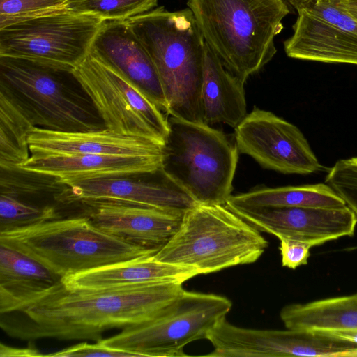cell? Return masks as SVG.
<instances>
[{
    "instance_id": "obj_12",
    "label": "cell",
    "mask_w": 357,
    "mask_h": 357,
    "mask_svg": "<svg viewBox=\"0 0 357 357\" xmlns=\"http://www.w3.org/2000/svg\"><path fill=\"white\" fill-rule=\"evenodd\" d=\"M53 198L64 204L110 200L181 213L198 204L162 167L144 174L73 183L54 194Z\"/></svg>"
},
{
    "instance_id": "obj_16",
    "label": "cell",
    "mask_w": 357,
    "mask_h": 357,
    "mask_svg": "<svg viewBox=\"0 0 357 357\" xmlns=\"http://www.w3.org/2000/svg\"><path fill=\"white\" fill-rule=\"evenodd\" d=\"M293 35L284 42L289 57L325 63L357 65V20L349 12L326 21L297 9Z\"/></svg>"
},
{
    "instance_id": "obj_30",
    "label": "cell",
    "mask_w": 357,
    "mask_h": 357,
    "mask_svg": "<svg viewBox=\"0 0 357 357\" xmlns=\"http://www.w3.org/2000/svg\"><path fill=\"white\" fill-rule=\"evenodd\" d=\"M45 356L70 357V356H111V357H141L138 354L125 349L110 347L100 340L96 344L82 342L63 349Z\"/></svg>"
},
{
    "instance_id": "obj_11",
    "label": "cell",
    "mask_w": 357,
    "mask_h": 357,
    "mask_svg": "<svg viewBox=\"0 0 357 357\" xmlns=\"http://www.w3.org/2000/svg\"><path fill=\"white\" fill-rule=\"evenodd\" d=\"M234 139L238 151L264 168L298 174L323 169L301 130L271 112L255 107L234 128Z\"/></svg>"
},
{
    "instance_id": "obj_19",
    "label": "cell",
    "mask_w": 357,
    "mask_h": 357,
    "mask_svg": "<svg viewBox=\"0 0 357 357\" xmlns=\"http://www.w3.org/2000/svg\"><path fill=\"white\" fill-rule=\"evenodd\" d=\"M199 275L193 268L164 263L154 255L98 267L62 278L70 291H96L163 283L183 284Z\"/></svg>"
},
{
    "instance_id": "obj_15",
    "label": "cell",
    "mask_w": 357,
    "mask_h": 357,
    "mask_svg": "<svg viewBox=\"0 0 357 357\" xmlns=\"http://www.w3.org/2000/svg\"><path fill=\"white\" fill-rule=\"evenodd\" d=\"M90 52L138 87L163 112L167 106L162 84L149 52L126 20H106Z\"/></svg>"
},
{
    "instance_id": "obj_18",
    "label": "cell",
    "mask_w": 357,
    "mask_h": 357,
    "mask_svg": "<svg viewBox=\"0 0 357 357\" xmlns=\"http://www.w3.org/2000/svg\"><path fill=\"white\" fill-rule=\"evenodd\" d=\"M31 155H144L163 153V146L107 128L63 132L33 127L28 137Z\"/></svg>"
},
{
    "instance_id": "obj_7",
    "label": "cell",
    "mask_w": 357,
    "mask_h": 357,
    "mask_svg": "<svg viewBox=\"0 0 357 357\" xmlns=\"http://www.w3.org/2000/svg\"><path fill=\"white\" fill-rule=\"evenodd\" d=\"M75 82L72 72L0 57V91L36 127L63 132L105 128L89 98L73 86Z\"/></svg>"
},
{
    "instance_id": "obj_23",
    "label": "cell",
    "mask_w": 357,
    "mask_h": 357,
    "mask_svg": "<svg viewBox=\"0 0 357 357\" xmlns=\"http://www.w3.org/2000/svg\"><path fill=\"white\" fill-rule=\"evenodd\" d=\"M227 206L245 207H318L347 206L328 184L318 183L278 188L258 187L247 192L231 195Z\"/></svg>"
},
{
    "instance_id": "obj_5",
    "label": "cell",
    "mask_w": 357,
    "mask_h": 357,
    "mask_svg": "<svg viewBox=\"0 0 357 357\" xmlns=\"http://www.w3.org/2000/svg\"><path fill=\"white\" fill-rule=\"evenodd\" d=\"M268 245L258 229L225 205L197 204L154 257L202 275L254 263Z\"/></svg>"
},
{
    "instance_id": "obj_34",
    "label": "cell",
    "mask_w": 357,
    "mask_h": 357,
    "mask_svg": "<svg viewBox=\"0 0 357 357\" xmlns=\"http://www.w3.org/2000/svg\"><path fill=\"white\" fill-rule=\"evenodd\" d=\"M339 1L357 20V0H339Z\"/></svg>"
},
{
    "instance_id": "obj_6",
    "label": "cell",
    "mask_w": 357,
    "mask_h": 357,
    "mask_svg": "<svg viewBox=\"0 0 357 357\" xmlns=\"http://www.w3.org/2000/svg\"><path fill=\"white\" fill-rule=\"evenodd\" d=\"M162 167L198 204L225 205L238 149L222 131L169 115Z\"/></svg>"
},
{
    "instance_id": "obj_3",
    "label": "cell",
    "mask_w": 357,
    "mask_h": 357,
    "mask_svg": "<svg viewBox=\"0 0 357 357\" xmlns=\"http://www.w3.org/2000/svg\"><path fill=\"white\" fill-rule=\"evenodd\" d=\"M205 43L243 83L274 56L289 13L284 0H188Z\"/></svg>"
},
{
    "instance_id": "obj_31",
    "label": "cell",
    "mask_w": 357,
    "mask_h": 357,
    "mask_svg": "<svg viewBox=\"0 0 357 357\" xmlns=\"http://www.w3.org/2000/svg\"><path fill=\"white\" fill-rule=\"evenodd\" d=\"M279 240L282 266L296 269L307 264L310 250L313 247L310 243L290 238H280Z\"/></svg>"
},
{
    "instance_id": "obj_27",
    "label": "cell",
    "mask_w": 357,
    "mask_h": 357,
    "mask_svg": "<svg viewBox=\"0 0 357 357\" xmlns=\"http://www.w3.org/2000/svg\"><path fill=\"white\" fill-rule=\"evenodd\" d=\"M1 169L0 193L20 197L52 193V196L65 185L56 178L21 168Z\"/></svg>"
},
{
    "instance_id": "obj_32",
    "label": "cell",
    "mask_w": 357,
    "mask_h": 357,
    "mask_svg": "<svg viewBox=\"0 0 357 357\" xmlns=\"http://www.w3.org/2000/svg\"><path fill=\"white\" fill-rule=\"evenodd\" d=\"M1 356H43L37 349L32 348H12L1 344Z\"/></svg>"
},
{
    "instance_id": "obj_24",
    "label": "cell",
    "mask_w": 357,
    "mask_h": 357,
    "mask_svg": "<svg viewBox=\"0 0 357 357\" xmlns=\"http://www.w3.org/2000/svg\"><path fill=\"white\" fill-rule=\"evenodd\" d=\"M33 127L17 105L0 91V169L19 168L29 158L28 137Z\"/></svg>"
},
{
    "instance_id": "obj_26",
    "label": "cell",
    "mask_w": 357,
    "mask_h": 357,
    "mask_svg": "<svg viewBox=\"0 0 357 357\" xmlns=\"http://www.w3.org/2000/svg\"><path fill=\"white\" fill-rule=\"evenodd\" d=\"M158 0H68L73 12L96 15L106 20H127L158 6Z\"/></svg>"
},
{
    "instance_id": "obj_28",
    "label": "cell",
    "mask_w": 357,
    "mask_h": 357,
    "mask_svg": "<svg viewBox=\"0 0 357 357\" xmlns=\"http://www.w3.org/2000/svg\"><path fill=\"white\" fill-rule=\"evenodd\" d=\"M68 0H0V30L68 10Z\"/></svg>"
},
{
    "instance_id": "obj_22",
    "label": "cell",
    "mask_w": 357,
    "mask_h": 357,
    "mask_svg": "<svg viewBox=\"0 0 357 357\" xmlns=\"http://www.w3.org/2000/svg\"><path fill=\"white\" fill-rule=\"evenodd\" d=\"M286 328L310 331L357 330V293L283 307Z\"/></svg>"
},
{
    "instance_id": "obj_17",
    "label": "cell",
    "mask_w": 357,
    "mask_h": 357,
    "mask_svg": "<svg viewBox=\"0 0 357 357\" xmlns=\"http://www.w3.org/2000/svg\"><path fill=\"white\" fill-rule=\"evenodd\" d=\"M163 153L144 155H31L20 168L47 174L63 185L82 181L144 174L162 168Z\"/></svg>"
},
{
    "instance_id": "obj_25",
    "label": "cell",
    "mask_w": 357,
    "mask_h": 357,
    "mask_svg": "<svg viewBox=\"0 0 357 357\" xmlns=\"http://www.w3.org/2000/svg\"><path fill=\"white\" fill-rule=\"evenodd\" d=\"M59 218L53 206H38L24 202L19 197L0 193V231Z\"/></svg>"
},
{
    "instance_id": "obj_14",
    "label": "cell",
    "mask_w": 357,
    "mask_h": 357,
    "mask_svg": "<svg viewBox=\"0 0 357 357\" xmlns=\"http://www.w3.org/2000/svg\"><path fill=\"white\" fill-rule=\"evenodd\" d=\"M99 229L128 243L160 250L176 233L185 213L110 200L81 203Z\"/></svg>"
},
{
    "instance_id": "obj_29",
    "label": "cell",
    "mask_w": 357,
    "mask_h": 357,
    "mask_svg": "<svg viewBox=\"0 0 357 357\" xmlns=\"http://www.w3.org/2000/svg\"><path fill=\"white\" fill-rule=\"evenodd\" d=\"M326 182L357 216V157L338 160L329 170Z\"/></svg>"
},
{
    "instance_id": "obj_8",
    "label": "cell",
    "mask_w": 357,
    "mask_h": 357,
    "mask_svg": "<svg viewBox=\"0 0 357 357\" xmlns=\"http://www.w3.org/2000/svg\"><path fill=\"white\" fill-rule=\"evenodd\" d=\"M231 307L232 303L227 297L184 289L152 319L126 326L117 335L100 341L141 357L186 356L185 346L206 339Z\"/></svg>"
},
{
    "instance_id": "obj_13",
    "label": "cell",
    "mask_w": 357,
    "mask_h": 357,
    "mask_svg": "<svg viewBox=\"0 0 357 357\" xmlns=\"http://www.w3.org/2000/svg\"><path fill=\"white\" fill-rule=\"evenodd\" d=\"M259 231L278 238L303 241L313 247L345 236H353L357 216L348 206L245 207L227 206Z\"/></svg>"
},
{
    "instance_id": "obj_4",
    "label": "cell",
    "mask_w": 357,
    "mask_h": 357,
    "mask_svg": "<svg viewBox=\"0 0 357 357\" xmlns=\"http://www.w3.org/2000/svg\"><path fill=\"white\" fill-rule=\"evenodd\" d=\"M0 244L29 257L62 278L153 255L159 250L105 233L84 215L0 231Z\"/></svg>"
},
{
    "instance_id": "obj_21",
    "label": "cell",
    "mask_w": 357,
    "mask_h": 357,
    "mask_svg": "<svg viewBox=\"0 0 357 357\" xmlns=\"http://www.w3.org/2000/svg\"><path fill=\"white\" fill-rule=\"evenodd\" d=\"M244 84L229 72L206 44L201 104L203 122L235 128L246 116Z\"/></svg>"
},
{
    "instance_id": "obj_20",
    "label": "cell",
    "mask_w": 357,
    "mask_h": 357,
    "mask_svg": "<svg viewBox=\"0 0 357 357\" xmlns=\"http://www.w3.org/2000/svg\"><path fill=\"white\" fill-rule=\"evenodd\" d=\"M62 277L0 244V313L19 312L63 287Z\"/></svg>"
},
{
    "instance_id": "obj_9",
    "label": "cell",
    "mask_w": 357,
    "mask_h": 357,
    "mask_svg": "<svg viewBox=\"0 0 357 357\" xmlns=\"http://www.w3.org/2000/svg\"><path fill=\"white\" fill-rule=\"evenodd\" d=\"M72 73L105 128L163 146L169 132L167 118L130 80L90 52Z\"/></svg>"
},
{
    "instance_id": "obj_1",
    "label": "cell",
    "mask_w": 357,
    "mask_h": 357,
    "mask_svg": "<svg viewBox=\"0 0 357 357\" xmlns=\"http://www.w3.org/2000/svg\"><path fill=\"white\" fill-rule=\"evenodd\" d=\"M183 290L178 283L96 291H70L63 285L23 310L9 313L16 317H1V327L10 336L22 340L98 341L107 329L152 319Z\"/></svg>"
},
{
    "instance_id": "obj_33",
    "label": "cell",
    "mask_w": 357,
    "mask_h": 357,
    "mask_svg": "<svg viewBox=\"0 0 357 357\" xmlns=\"http://www.w3.org/2000/svg\"><path fill=\"white\" fill-rule=\"evenodd\" d=\"M320 331H322L330 337L357 345V330H331Z\"/></svg>"
},
{
    "instance_id": "obj_10",
    "label": "cell",
    "mask_w": 357,
    "mask_h": 357,
    "mask_svg": "<svg viewBox=\"0 0 357 357\" xmlns=\"http://www.w3.org/2000/svg\"><path fill=\"white\" fill-rule=\"evenodd\" d=\"M104 22L68 9L10 26L0 30V57L72 72L89 53Z\"/></svg>"
},
{
    "instance_id": "obj_2",
    "label": "cell",
    "mask_w": 357,
    "mask_h": 357,
    "mask_svg": "<svg viewBox=\"0 0 357 357\" xmlns=\"http://www.w3.org/2000/svg\"><path fill=\"white\" fill-rule=\"evenodd\" d=\"M126 21L153 61L167 114L203 122L201 91L206 43L191 10L172 12L157 6Z\"/></svg>"
}]
</instances>
